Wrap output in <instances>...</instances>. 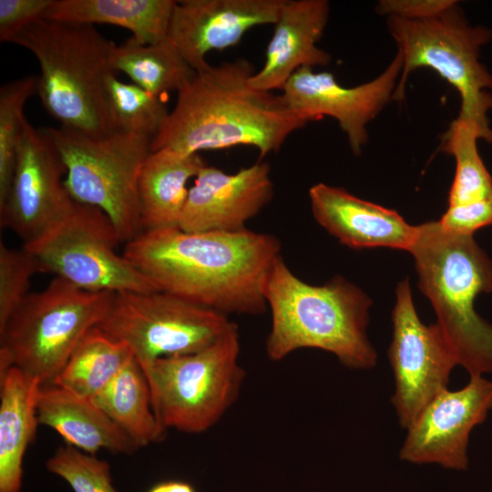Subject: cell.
I'll use <instances>...</instances> for the list:
<instances>
[{"instance_id":"cell-1","label":"cell","mask_w":492,"mask_h":492,"mask_svg":"<svg viewBox=\"0 0 492 492\" xmlns=\"http://www.w3.org/2000/svg\"><path fill=\"white\" fill-rule=\"evenodd\" d=\"M273 235L186 232L179 228L143 231L125 243L124 257L158 291L224 314H259L266 308L264 286L279 255Z\"/></svg>"},{"instance_id":"cell-2","label":"cell","mask_w":492,"mask_h":492,"mask_svg":"<svg viewBox=\"0 0 492 492\" xmlns=\"http://www.w3.org/2000/svg\"><path fill=\"white\" fill-rule=\"evenodd\" d=\"M255 73L244 58L196 72L179 92L175 106L151 142L184 154L251 146L260 158L278 152L306 123L292 114L281 95L250 83Z\"/></svg>"},{"instance_id":"cell-3","label":"cell","mask_w":492,"mask_h":492,"mask_svg":"<svg viewBox=\"0 0 492 492\" xmlns=\"http://www.w3.org/2000/svg\"><path fill=\"white\" fill-rule=\"evenodd\" d=\"M264 298L272 314L265 342L272 361L302 348H316L334 354L350 369L375 365L376 352L366 334L372 301L343 277L309 284L291 271L281 254L268 274Z\"/></svg>"},{"instance_id":"cell-4","label":"cell","mask_w":492,"mask_h":492,"mask_svg":"<svg viewBox=\"0 0 492 492\" xmlns=\"http://www.w3.org/2000/svg\"><path fill=\"white\" fill-rule=\"evenodd\" d=\"M10 43L37 59L36 94L60 127L96 138L117 132L106 96V80L117 74L112 62L116 45L93 25L41 18Z\"/></svg>"},{"instance_id":"cell-5","label":"cell","mask_w":492,"mask_h":492,"mask_svg":"<svg viewBox=\"0 0 492 492\" xmlns=\"http://www.w3.org/2000/svg\"><path fill=\"white\" fill-rule=\"evenodd\" d=\"M408 251L457 364L470 376L492 373V325L474 308L479 293L492 292V261L473 235L449 231L439 220L417 225Z\"/></svg>"},{"instance_id":"cell-6","label":"cell","mask_w":492,"mask_h":492,"mask_svg":"<svg viewBox=\"0 0 492 492\" xmlns=\"http://www.w3.org/2000/svg\"><path fill=\"white\" fill-rule=\"evenodd\" d=\"M391 36L403 56V69L393 100L405 97L409 74L429 67L454 86L461 98L456 118L478 128L481 138L492 143L487 113L492 108V75L480 63L479 53L492 38V30L468 24L457 4L439 15L421 20L388 16Z\"/></svg>"},{"instance_id":"cell-7","label":"cell","mask_w":492,"mask_h":492,"mask_svg":"<svg viewBox=\"0 0 492 492\" xmlns=\"http://www.w3.org/2000/svg\"><path fill=\"white\" fill-rule=\"evenodd\" d=\"M115 292H90L55 277L29 293L0 331L14 366L50 384L85 335L106 316Z\"/></svg>"},{"instance_id":"cell-8","label":"cell","mask_w":492,"mask_h":492,"mask_svg":"<svg viewBox=\"0 0 492 492\" xmlns=\"http://www.w3.org/2000/svg\"><path fill=\"white\" fill-rule=\"evenodd\" d=\"M238 326L210 346L189 354L156 359L141 367L149 383L154 414L166 431H207L237 401L245 371L239 363Z\"/></svg>"},{"instance_id":"cell-9","label":"cell","mask_w":492,"mask_h":492,"mask_svg":"<svg viewBox=\"0 0 492 492\" xmlns=\"http://www.w3.org/2000/svg\"><path fill=\"white\" fill-rule=\"evenodd\" d=\"M43 128L63 159L71 198L101 210L120 242L139 234L138 182L152 138L120 131L96 138L62 127Z\"/></svg>"},{"instance_id":"cell-10","label":"cell","mask_w":492,"mask_h":492,"mask_svg":"<svg viewBox=\"0 0 492 492\" xmlns=\"http://www.w3.org/2000/svg\"><path fill=\"white\" fill-rule=\"evenodd\" d=\"M109 218L98 208L74 201L69 210L23 245L42 272H52L90 292L158 291L125 257Z\"/></svg>"},{"instance_id":"cell-11","label":"cell","mask_w":492,"mask_h":492,"mask_svg":"<svg viewBox=\"0 0 492 492\" xmlns=\"http://www.w3.org/2000/svg\"><path fill=\"white\" fill-rule=\"evenodd\" d=\"M232 323L227 314L169 292H121L114 294L97 327L127 344L144 367L159 358L210 346Z\"/></svg>"},{"instance_id":"cell-12","label":"cell","mask_w":492,"mask_h":492,"mask_svg":"<svg viewBox=\"0 0 492 492\" xmlns=\"http://www.w3.org/2000/svg\"><path fill=\"white\" fill-rule=\"evenodd\" d=\"M395 295L388 350L395 381L391 400L400 425L407 429L427 404L447 389L458 364L438 324L426 325L419 319L408 279L398 283Z\"/></svg>"},{"instance_id":"cell-13","label":"cell","mask_w":492,"mask_h":492,"mask_svg":"<svg viewBox=\"0 0 492 492\" xmlns=\"http://www.w3.org/2000/svg\"><path fill=\"white\" fill-rule=\"evenodd\" d=\"M403 69L398 51L386 69L374 79L354 87L339 84L329 72L304 67L296 70L282 89L287 108L306 124L323 117L333 118L345 133L354 155L368 140L366 125L393 99Z\"/></svg>"},{"instance_id":"cell-14","label":"cell","mask_w":492,"mask_h":492,"mask_svg":"<svg viewBox=\"0 0 492 492\" xmlns=\"http://www.w3.org/2000/svg\"><path fill=\"white\" fill-rule=\"evenodd\" d=\"M66 174L63 159L49 136L27 121L12 184L0 205L2 226L15 232L24 244L52 226L75 201L64 184Z\"/></svg>"},{"instance_id":"cell-15","label":"cell","mask_w":492,"mask_h":492,"mask_svg":"<svg viewBox=\"0 0 492 492\" xmlns=\"http://www.w3.org/2000/svg\"><path fill=\"white\" fill-rule=\"evenodd\" d=\"M492 411V381L470 376L456 391L444 390L407 428L399 456L415 464H438L465 470L471 431Z\"/></svg>"},{"instance_id":"cell-16","label":"cell","mask_w":492,"mask_h":492,"mask_svg":"<svg viewBox=\"0 0 492 492\" xmlns=\"http://www.w3.org/2000/svg\"><path fill=\"white\" fill-rule=\"evenodd\" d=\"M269 163L258 161L236 173L205 165L189 189L179 228L186 232H237L272 199Z\"/></svg>"},{"instance_id":"cell-17","label":"cell","mask_w":492,"mask_h":492,"mask_svg":"<svg viewBox=\"0 0 492 492\" xmlns=\"http://www.w3.org/2000/svg\"><path fill=\"white\" fill-rule=\"evenodd\" d=\"M283 0L177 1L168 37L196 71L209 67L205 56L238 45L252 27L273 25Z\"/></svg>"},{"instance_id":"cell-18","label":"cell","mask_w":492,"mask_h":492,"mask_svg":"<svg viewBox=\"0 0 492 492\" xmlns=\"http://www.w3.org/2000/svg\"><path fill=\"white\" fill-rule=\"evenodd\" d=\"M315 220L353 249L388 247L409 251L416 226L395 210L362 200L343 188L317 183L309 190Z\"/></svg>"},{"instance_id":"cell-19","label":"cell","mask_w":492,"mask_h":492,"mask_svg":"<svg viewBox=\"0 0 492 492\" xmlns=\"http://www.w3.org/2000/svg\"><path fill=\"white\" fill-rule=\"evenodd\" d=\"M327 0H283L262 67L250 78L262 91L282 90L301 67L327 66L332 56L318 47L328 23Z\"/></svg>"},{"instance_id":"cell-20","label":"cell","mask_w":492,"mask_h":492,"mask_svg":"<svg viewBox=\"0 0 492 492\" xmlns=\"http://www.w3.org/2000/svg\"><path fill=\"white\" fill-rule=\"evenodd\" d=\"M36 415L38 423L56 431L67 446L89 455L100 449L130 455L138 448L92 400L54 384L40 387Z\"/></svg>"},{"instance_id":"cell-21","label":"cell","mask_w":492,"mask_h":492,"mask_svg":"<svg viewBox=\"0 0 492 492\" xmlns=\"http://www.w3.org/2000/svg\"><path fill=\"white\" fill-rule=\"evenodd\" d=\"M206 165L199 154L164 148L151 151L138 177L141 231L179 228L187 183Z\"/></svg>"},{"instance_id":"cell-22","label":"cell","mask_w":492,"mask_h":492,"mask_svg":"<svg viewBox=\"0 0 492 492\" xmlns=\"http://www.w3.org/2000/svg\"><path fill=\"white\" fill-rule=\"evenodd\" d=\"M41 383L15 366L0 379V492H19L22 463L39 424Z\"/></svg>"},{"instance_id":"cell-23","label":"cell","mask_w":492,"mask_h":492,"mask_svg":"<svg viewBox=\"0 0 492 492\" xmlns=\"http://www.w3.org/2000/svg\"><path fill=\"white\" fill-rule=\"evenodd\" d=\"M175 0H53L45 18L80 24H108L128 29L149 45L168 37Z\"/></svg>"},{"instance_id":"cell-24","label":"cell","mask_w":492,"mask_h":492,"mask_svg":"<svg viewBox=\"0 0 492 492\" xmlns=\"http://www.w3.org/2000/svg\"><path fill=\"white\" fill-rule=\"evenodd\" d=\"M91 400L138 448L165 436L151 405L147 377L134 356Z\"/></svg>"},{"instance_id":"cell-25","label":"cell","mask_w":492,"mask_h":492,"mask_svg":"<svg viewBox=\"0 0 492 492\" xmlns=\"http://www.w3.org/2000/svg\"><path fill=\"white\" fill-rule=\"evenodd\" d=\"M112 62L116 71L159 97L169 91L179 92L196 73L169 37L145 45L131 36L115 46Z\"/></svg>"},{"instance_id":"cell-26","label":"cell","mask_w":492,"mask_h":492,"mask_svg":"<svg viewBox=\"0 0 492 492\" xmlns=\"http://www.w3.org/2000/svg\"><path fill=\"white\" fill-rule=\"evenodd\" d=\"M133 356L127 344L112 339L96 326L85 335L50 384L91 400Z\"/></svg>"},{"instance_id":"cell-27","label":"cell","mask_w":492,"mask_h":492,"mask_svg":"<svg viewBox=\"0 0 492 492\" xmlns=\"http://www.w3.org/2000/svg\"><path fill=\"white\" fill-rule=\"evenodd\" d=\"M480 132L476 125L455 119L444 135L443 150L456 159V174L448 193V205L481 200L492 194V177L478 154Z\"/></svg>"},{"instance_id":"cell-28","label":"cell","mask_w":492,"mask_h":492,"mask_svg":"<svg viewBox=\"0 0 492 492\" xmlns=\"http://www.w3.org/2000/svg\"><path fill=\"white\" fill-rule=\"evenodd\" d=\"M116 76L106 80L108 108L115 130L153 139L169 113L166 105L160 97L134 83L121 82Z\"/></svg>"},{"instance_id":"cell-29","label":"cell","mask_w":492,"mask_h":492,"mask_svg":"<svg viewBox=\"0 0 492 492\" xmlns=\"http://www.w3.org/2000/svg\"><path fill=\"white\" fill-rule=\"evenodd\" d=\"M37 77L27 76L0 88V205L5 200L15 172L17 149L27 122L24 108L36 94Z\"/></svg>"},{"instance_id":"cell-30","label":"cell","mask_w":492,"mask_h":492,"mask_svg":"<svg viewBox=\"0 0 492 492\" xmlns=\"http://www.w3.org/2000/svg\"><path fill=\"white\" fill-rule=\"evenodd\" d=\"M46 468L64 478L75 492H116L108 464L76 447L58 448L47 460Z\"/></svg>"},{"instance_id":"cell-31","label":"cell","mask_w":492,"mask_h":492,"mask_svg":"<svg viewBox=\"0 0 492 492\" xmlns=\"http://www.w3.org/2000/svg\"><path fill=\"white\" fill-rule=\"evenodd\" d=\"M42 272L37 261L25 248L0 243V331L29 294L31 278Z\"/></svg>"},{"instance_id":"cell-32","label":"cell","mask_w":492,"mask_h":492,"mask_svg":"<svg viewBox=\"0 0 492 492\" xmlns=\"http://www.w3.org/2000/svg\"><path fill=\"white\" fill-rule=\"evenodd\" d=\"M53 0H0V41L8 42L45 15Z\"/></svg>"},{"instance_id":"cell-33","label":"cell","mask_w":492,"mask_h":492,"mask_svg":"<svg viewBox=\"0 0 492 492\" xmlns=\"http://www.w3.org/2000/svg\"><path fill=\"white\" fill-rule=\"evenodd\" d=\"M439 222L449 231L466 235L492 225V194L475 202L449 206Z\"/></svg>"},{"instance_id":"cell-34","label":"cell","mask_w":492,"mask_h":492,"mask_svg":"<svg viewBox=\"0 0 492 492\" xmlns=\"http://www.w3.org/2000/svg\"><path fill=\"white\" fill-rule=\"evenodd\" d=\"M456 4L454 0H381L375 10L388 16L421 20L439 15Z\"/></svg>"},{"instance_id":"cell-35","label":"cell","mask_w":492,"mask_h":492,"mask_svg":"<svg viewBox=\"0 0 492 492\" xmlns=\"http://www.w3.org/2000/svg\"><path fill=\"white\" fill-rule=\"evenodd\" d=\"M148 492H196L194 487L184 481L169 480L152 487Z\"/></svg>"}]
</instances>
